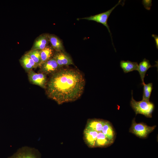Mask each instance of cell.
<instances>
[{"label":"cell","instance_id":"6da1fadb","mask_svg":"<svg viewBox=\"0 0 158 158\" xmlns=\"http://www.w3.org/2000/svg\"><path fill=\"white\" fill-rule=\"evenodd\" d=\"M85 84L84 77L79 71L63 69L50 78L46 87L47 93L59 104L73 102L81 96Z\"/></svg>","mask_w":158,"mask_h":158},{"label":"cell","instance_id":"7a4b0ae2","mask_svg":"<svg viewBox=\"0 0 158 158\" xmlns=\"http://www.w3.org/2000/svg\"><path fill=\"white\" fill-rule=\"evenodd\" d=\"M133 90H132L130 105L136 114H142L147 117L151 118L154 109L153 103L150 101L143 99L141 101H137L133 98Z\"/></svg>","mask_w":158,"mask_h":158},{"label":"cell","instance_id":"3957f363","mask_svg":"<svg viewBox=\"0 0 158 158\" xmlns=\"http://www.w3.org/2000/svg\"><path fill=\"white\" fill-rule=\"evenodd\" d=\"M156 127V126H149L142 123H137L135 122L134 118L132 121L129 131L139 138H145Z\"/></svg>","mask_w":158,"mask_h":158},{"label":"cell","instance_id":"277c9868","mask_svg":"<svg viewBox=\"0 0 158 158\" xmlns=\"http://www.w3.org/2000/svg\"><path fill=\"white\" fill-rule=\"evenodd\" d=\"M121 1V0L119 1L118 3L114 7L106 12L94 16H91L89 17L80 18L79 19H85L89 20H92L102 24L107 28L109 32L110 33L111 39L112 42L113 40L111 34L109 29V26L107 23L108 19L109 16L113 10L117 6L120 4Z\"/></svg>","mask_w":158,"mask_h":158},{"label":"cell","instance_id":"5b68a950","mask_svg":"<svg viewBox=\"0 0 158 158\" xmlns=\"http://www.w3.org/2000/svg\"><path fill=\"white\" fill-rule=\"evenodd\" d=\"M28 75L29 79L31 83L42 88H46L47 79L44 74L37 73L31 70L28 72Z\"/></svg>","mask_w":158,"mask_h":158},{"label":"cell","instance_id":"8992f818","mask_svg":"<svg viewBox=\"0 0 158 158\" xmlns=\"http://www.w3.org/2000/svg\"><path fill=\"white\" fill-rule=\"evenodd\" d=\"M53 57L59 67L71 65H74L71 57L64 51H58Z\"/></svg>","mask_w":158,"mask_h":158},{"label":"cell","instance_id":"52a82bcc","mask_svg":"<svg viewBox=\"0 0 158 158\" xmlns=\"http://www.w3.org/2000/svg\"><path fill=\"white\" fill-rule=\"evenodd\" d=\"M40 67L41 71L46 74L56 71L60 68L53 57L44 63Z\"/></svg>","mask_w":158,"mask_h":158},{"label":"cell","instance_id":"ba28073f","mask_svg":"<svg viewBox=\"0 0 158 158\" xmlns=\"http://www.w3.org/2000/svg\"><path fill=\"white\" fill-rule=\"evenodd\" d=\"M49 42L48 35H41L35 40L31 50H41L48 46Z\"/></svg>","mask_w":158,"mask_h":158},{"label":"cell","instance_id":"9c48e42d","mask_svg":"<svg viewBox=\"0 0 158 158\" xmlns=\"http://www.w3.org/2000/svg\"><path fill=\"white\" fill-rule=\"evenodd\" d=\"M97 131V135L95 147H107L113 143V142L107 138L103 133L102 130Z\"/></svg>","mask_w":158,"mask_h":158},{"label":"cell","instance_id":"30bf717a","mask_svg":"<svg viewBox=\"0 0 158 158\" xmlns=\"http://www.w3.org/2000/svg\"><path fill=\"white\" fill-rule=\"evenodd\" d=\"M20 61L22 66L27 72L37 67L35 63L26 53L21 57Z\"/></svg>","mask_w":158,"mask_h":158},{"label":"cell","instance_id":"8fae6325","mask_svg":"<svg viewBox=\"0 0 158 158\" xmlns=\"http://www.w3.org/2000/svg\"><path fill=\"white\" fill-rule=\"evenodd\" d=\"M154 66H152L149 61L145 58L138 65L137 71L140 75L142 81V84L144 83V78L147 71L150 68Z\"/></svg>","mask_w":158,"mask_h":158},{"label":"cell","instance_id":"7c38bea8","mask_svg":"<svg viewBox=\"0 0 158 158\" xmlns=\"http://www.w3.org/2000/svg\"><path fill=\"white\" fill-rule=\"evenodd\" d=\"M49 42L52 47L57 52L64 51L63 45L61 40L57 36L53 35H48Z\"/></svg>","mask_w":158,"mask_h":158},{"label":"cell","instance_id":"4fadbf2b","mask_svg":"<svg viewBox=\"0 0 158 158\" xmlns=\"http://www.w3.org/2000/svg\"><path fill=\"white\" fill-rule=\"evenodd\" d=\"M120 64V67L125 73L137 70L138 65L137 62H132L129 60H121Z\"/></svg>","mask_w":158,"mask_h":158},{"label":"cell","instance_id":"5bb4252c","mask_svg":"<svg viewBox=\"0 0 158 158\" xmlns=\"http://www.w3.org/2000/svg\"><path fill=\"white\" fill-rule=\"evenodd\" d=\"M53 53L54 51L53 48L49 46L40 50L41 62L39 66L51 58L53 55Z\"/></svg>","mask_w":158,"mask_h":158},{"label":"cell","instance_id":"9a60e30c","mask_svg":"<svg viewBox=\"0 0 158 158\" xmlns=\"http://www.w3.org/2000/svg\"><path fill=\"white\" fill-rule=\"evenodd\" d=\"M102 131L107 138L113 142L115 133L111 124L109 121H105L102 127Z\"/></svg>","mask_w":158,"mask_h":158},{"label":"cell","instance_id":"2e32d148","mask_svg":"<svg viewBox=\"0 0 158 158\" xmlns=\"http://www.w3.org/2000/svg\"><path fill=\"white\" fill-rule=\"evenodd\" d=\"M142 84L143 86L142 99L149 101L153 88V84L152 83H149L145 84L144 83Z\"/></svg>","mask_w":158,"mask_h":158},{"label":"cell","instance_id":"e0dca14e","mask_svg":"<svg viewBox=\"0 0 158 158\" xmlns=\"http://www.w3.org/2000/svg\"><path fill=\"white\" fill-rule=\"evenodd\" d=\"M26 54L32 59L37 66H39L41 62L40 50H31Z\"/></svg>","mask_w":158,"mask_h":158},{"label":"cell","instance_id":"ac0fdd59","mask_svg":"<svg viewBox=\"0 0 158 158\" xmlns=\"http://www.w3.org/2000/svg\"><path fill=\"white\" fill-rule=\"evenodd\" d=\"M11 158H37L32 154L27 152H20L15 156L12 157Z\"/></svg>","mask_w":158,"mask_h":158},{"label":"cell","instance_id":"d6986e66","mask_svg":"<svg viewBox=\"0 0 158 158\" xmlns=\"http://www.w3.org/2000/svg\"><path fill=\"white\" fill-rule=\"evenodd\" d=\"M152 36L154 37L155 41L156 48L158 49V36L156 35L152 34Z\"/></svg>","mask_w":158,"mask_h":158}]
</instances>
